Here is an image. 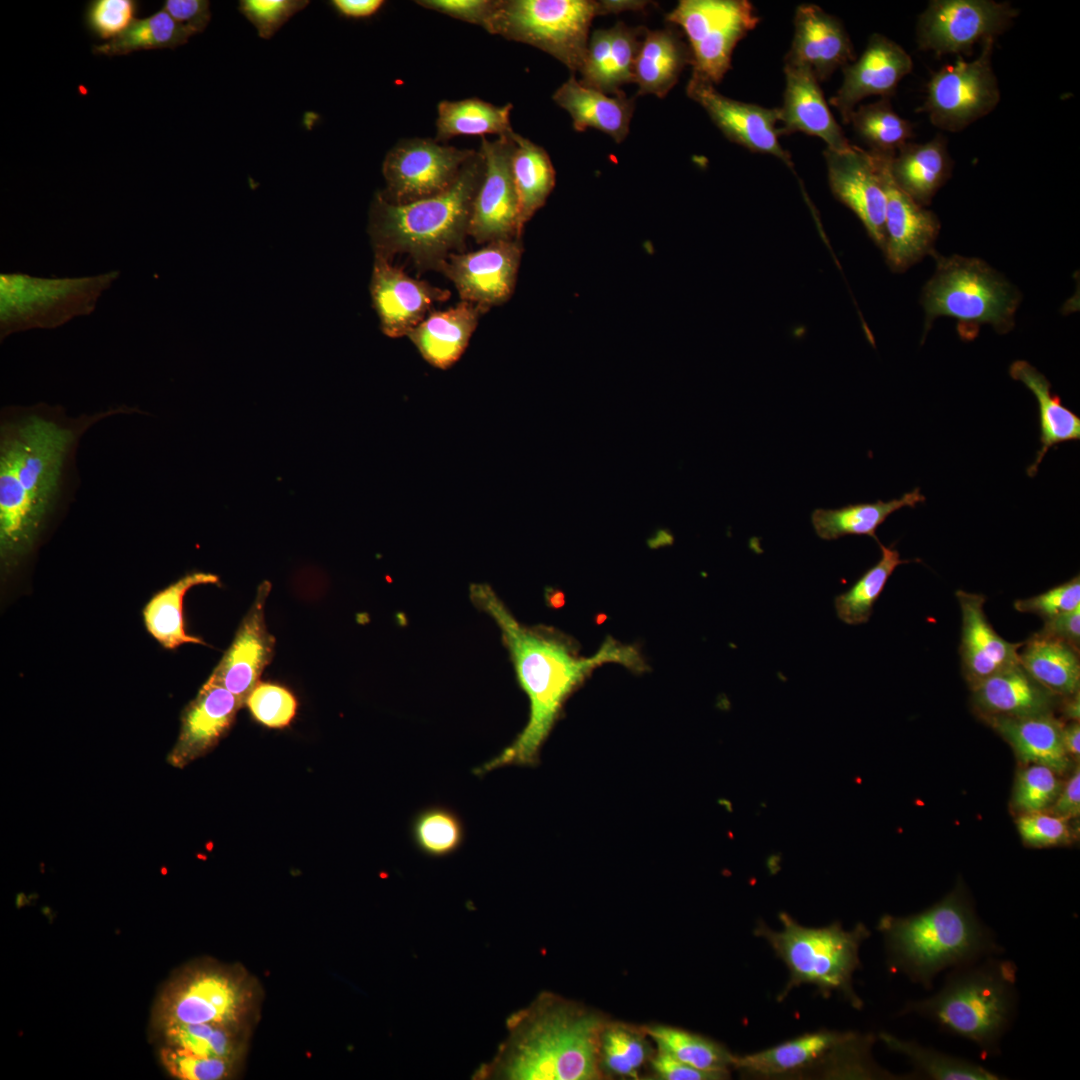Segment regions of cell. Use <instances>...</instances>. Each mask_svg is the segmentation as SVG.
Listing matches in <instances>:
<instances>
[{
  "mask_svg": "<svg viewBox=\"0 0 1080 1080\" xmlns=\"http://www.w3.org/2000/svg\"><path fill=\"white\" fill-rule=\"evenodd\" d=\"M1047 812L1066 820L1076 819L1080 814V767H1074L1067 781Z\"/></svg>",
  "mask_w": 1080,
  "mask_h": 1080,
  "instance_id": "cell-61",
  "label": "cell"
},
{
  "mask_svg": "<svg viewBox=\"0 0 1080 1080\" xmlns=\"http://www.w3.org/2000/svg\"><path fill=\"white\" fill-rule=\"evenodd\" d=\"M645 1031L657 1049L697 1069L724 1079L734 1068L735 1055L707 1037L666 1025H655Z\"/></svg>",
  "mask_w": 1080,
  "mask_h": 1080,
  "instance_id": "cell-43",
  "label": "cell"
},
{
  "mask_svg": "<svg viewBox=\"0 0 1080 1080\" xmlns=\"http://www.w3.org/2000/svg\"><path fill=\"white\" fill-rule=\"evenodd\" d=\"M608 1021L597 1011L542 992L512 1013L496 1055L473 1074L478 1080H593L602 1078L599 1047Z\"/></svg>",
  "mask_w": 1080,
  "mask_h": 1080,
  "instance_id": "cell-3",
  "label": "cell"
},
{
  "mask_svg": "<svg viewBox=\"0 0 1080 1080\" xmlns=\"http://www.w3.org/2000/svg\"><path fill=\"white\" fill-rule=\"evenodd\" d=\"M138 3L134 0H93L85 11L88 30L100 39H114L136 19Z\"/></svg>",
  "mask_w": 1080,
  "mask_h": 1080,
  "instance_id": "cell-54",
  "label": "cell"
},
{
  "mask_svg": "<svg viewBox=\"0 0 1080 1080\" xmlns=\"http://www.w3.org/2000/svg\"><path fill=\"white\" fill-rule=\"evenodd\" d=\"M0 428V551L13 563L34 545L47 516L63 495L77 442L85 430L109 415L69 419L47 405L16 409Z\"/></svg>",
  "mask_w": 1080,
  "mask_h": 1080,
  "instance_id": "cell-1",
  "label": "cell"
},
{
  "mask_svg": "<svg viewBox=\"0 0 1080 1080\" xmlns=\"http://www.w3.org/2000/svg\"><path fill=\"white\" fill-rule=\"evenodd\" d=\"M912 69V58L901 45L885 35L874 33L858 60L842 68L843 81L830 98V104L848 124L861 100L869 96L890 98Z\"/></svg>",
  "mask_w": 1080,
  "mask_h": 1080,
  "instance_id": "cell-24",
  "label": "cell"
},
{
  "mask_svg": "<svg viewBox=\"0 0 1080 1080\" xmlns=\"http://www.w3.org/2000/svg\"><path fill=\"white\" fill-rule=\"evenodd\" d=\"M475 152L442 145L435 139L401 140L385 157L382 170L386 188L379 193L395 205L438 195L455 182Z\"/></svg>",
  "mask_w": 1080,
  "mask_h": 1080,
  "instance_id": "cell-16",
  "label": "cell"
},
{
  "mask_svg": "<svg viewBox=\"0 0 1080 1080\" xmlns=\"http://www.w3.org/2000/svg\"><path fill=\"white\" fill-rule=\"evenodd\" d=\"M644 1029L608 1021L601 1033L599 1059L604 1072L614 1076L637 1077L649 1056Z\"/></svg>",
  "mask_w": 1080,
  "mask_h": 1080,
  "instance_id": "cell-49",
  "label": "cell"
},
{
  "mask_svg": "<svg viewBox=\"0 0 1080 1080\" xmlns=\"http://www.w3.org/2000/svg\"><path fill=\"white\" fill-rule=\"evenodd\" d=\"M785 92L779 108V134L802 132L821 138L827 148L849 149L852 144L833 117L813 71L803 64L785 62Z\"/></svg>",
  "mask_w": 1080,
  "mask_h": 1080,
  "instance_id": "cell-28",
  "label": "cell"
},
{
  "mask_svg": "<svg viewBox=\"0 0 1080 1080\" xmlns=\"http://www.w3.org/2000/svg\"><path fill=\"white\" fill-rule=\"evenodd\" d=\"M1013 605L1015 610L1036 614L1043 620L1072 611L1080 606V577L1077 575L1039 595L1018 599Z\"/></svg>",
  "mask_w": 1080,
  "mask_h": 1080,
  "instance_id": "cell-55",
  "label": "cell"
},
{
  "mask_svg": "<svg viewBox=\"0 0 1080 1080\" xmlns=\"http://www.w3.org/2000/svg\"><path fill=\"white\" fill-rule=\"evenodd\" d=\"M246 1025L183 1024L159 1032L164 1046L196 1056L240 1062L246 1046Z\"/></svg>",
  "mask_w": 1080,
  "mask_h": 1080,
  "instance_id": "cell-42",
  "label": "cell"
},
{
  "mask_svg": "<svg viewBox=\"0 0 1080 1080\" xmlns=\"http://www.w3.org/2000/svg\"><path fill=\"white\" fill-rule=\"evenodd\" d=\"M370 293L382 332L391 338L407 336L450 291L411 278L389 259L375 254Z\"/></svg>",
  "mask_w": 1080,
  "mask_h": 1080,
  "instance_id": "cell-22",
  "label": "cell"
},
{
  "mask_svg": "<svg viewBox=\"0 0 1080 1080\" xmlns=\"http://www.w3.org/2000/svg\"><path fill=\"white\" fill-rule=\"evenodd\" d=\"M513 133L490 141L482 137L479 148L485 171L476 193L468 235L479 244L521 239L519 204L513 178Z\"/></svg>",
  "mask_w": 1080,
  "mask_h": 1080,
  "instance_id": "cell-17",
  "label": "cell"
},
{
  "mask_svg": "<svg viewBox=\"0 0 1080 1080\" xmlns=\"http://www.w3.org/2000/svg\"><path fill=\"white\" fill-rule=\"evenodd\" d=\"M877 929L883 935L890 967L927 989L939 972L1001 951L961 886L919 913L883 915Z\"/></svg>",
  "mask_w": 1080,
  "mask_h": 1080,
  "instance_id": "cell-4",
  "label": "cell"
},
{
  "mask_svg": "<svg viewBox=\"0 0 1080 1080\" xmlns=\"http://www.w3.org/2000/svg\"><path fill=\"white\" fill-rule=\"evenodd\" d=\"M781 929L774 930L760 921L754 935L763 938L789 971V979L778 995L782 1001L789 992L803 984L814 985L823 997L841 994L852 1007L863 1002L853 989V975L860 968V946L870 936L864 924L852 930L832 923L825 927H805L786 912L779 913Z\"/></svg>",
  "mask_w": 1080,
  "mask_h": 1080,
  "instance_id": "cell-7",
  "label": "cell"
},
{
  "mask_svg": "<svg viewBox=\"0 0 1080 1080\" xmlns=\"http://www.w3.org/2000/svg\"><path fill=\"white\" fill-rule=\"evenodd\" d=\"M1061 710L1065 718L1070 721L1080 719V691L1067 697H1061Z\"/></svg>",
  "mask_w": 1080,
  "mask_h": 1080,
  "instance_id": "cell-64",
  "label": "cell"
},
{
  "mask_svg": "<svg viewBox=\"0 0 1080 1080\" xmlns=\"http://www.w3.org/2000/svg\"><path fill=\"white\" fill-rule=\"evenodd\" d=\"M119 274L113 270L87 277L43 278L2 273L0 340L26 330L53 329L91 314Z\"/></svg>",
  "mask_w": 1080,
  "mask_h": 1080,
  "instance_id": "cell-11",
  "label": "cell"
},
{
  "mask_svg": "<svg viewBox=\"0 0 1080 1080\" xmlns=\"http://www.w3.org/2000/svg\"><path fill=\"white\" fill-rule=\"evenodd\" d=\"M332 5L344 16L361 18L375 14L384 4L382 0H333Z\"/></svg>",
  "mask_w": 1080,
  "mask_h": 1080,
  "instance_id": "cell-62",
  "label": "cell"
},
{
  "mask_svg": "<svg viewBox=\"0 0 1080 1080\" xmlns=\"http://www.w3.org/2000/svg\"><path fill=\"white\" fill-rule=\"evenodd\" d=\"M160 1059L168 1073L181 1080H223L236 1073L237 1061L196 1056L167 1046Z\"/></svg>",
  "mask_w": 1080,
  "mask_h": 1080,
  "instance_id": "cell-51",
  "label": "cell"
},
{
  "mask_svg": "<svg viewBox=\"0 0 1080 1080\" xmlns=\"http://www.w3.org/2000/svg\"><path fill=\"white\" fill-rule=\"evenodd\" d=\"M692 54L672 29L645 28L634 64L633 82L638 94H653L663 98L677 83Z\"/></svg>",
  "mask_w": 1080,
  "mask_h": 1080,
  "instance_id": "cell-35",
  "label": "cell"
},
{
  "mask_svg": "<svg viewBox=\"0 0 1080 1080\" xmlns=\"http://www.w3.org/2000/svg\"><path fill=\"white\" fill-rule=\"evenodd\" d=\"M1036 634L1063 641L1079 651L1080 606L1072 611L1044 620L1043 627Z\"/></svg>",
  "mask_w": 1080,
  "mask_h": 1080,
  "instance_id": "cell-60",
  "label": "cell"
},
{
  "mask_svg": "<svg viewBox=\"0 0 1080 1080\" xmlns=\"http://www.w3.org/2000/svg\"><path fill=\"white\" fill-rule=\"evenodd\" d=\"M1016 967L989 956L954 968L941 990L908 1003L902 1013H914L942 1030L974 1043L986 1056L999 1053L1017 1005Z\"/></svg>",
  "mask_w": 1080,
  "mask_h": 1080,
  "instance_id": "cell-6",
  "label": "cell"
},
{
  "mask_svg": "<svg viewBox=\"0 0 1080 1080\" xmlns=\"http://www.w3.org/2000/svg\"><path fill=\"white\" fill-rule=\"evenodd\" d=\"M512 171L519 204V234L525 224L544 206L555 186V169L546 150L517 133Z\"/></svg>",
  "mask_w": 1080,
  "mask_h": 1080,
  "instance_id": "cell-40",
  "label": "cell"
},
{
  "mask_svg": "<svg viewBox=\"0 0 1080 1080\" xmlns=\"http://www.w3.org/2000/svg\"><path fill=\"white\" fill-rule=\"evenodd\" d=\"M308 3L303 0H242L239 10L256 27L260 37L269 39Z\"/></svg>",
  "mask_w": 1080,
  "mask_h": 1080,
  "instance_id": "cell-56",
  "label": "cell"
},
{
  "mask_svg": "<svg viewBox=\"0 0 1080 1080\" xmlns=\"http://www.w3.org/2000/svg\"><path fill=\"white\" fill-rule=\"evenodd\" d=\"M603 14V0H497L487 31L532 45L580 71L592 20Z\"/></svg>",
  "mask_w": 1080,
  "mask_h": 1080,
  "instance_id": "cell-10",
  "label": "cell"
},
{
  "mask_svg": "<svg viewBox=\"0 0 1080 1080\" xmlns=\"http://www.w3.org/2000/svg\"><path fill=\"white\" fill-rule=\"evenodd\" d=\"M876 154L886 194L883 253L891 270L903 272L926 255H933L941 224L934 212L918 204L895 183L889 170L892 156Z\"/></svg>",
  "mask_w": 1080,
  "mask_h": 1080,
  "instance_id": "cell-21",
  "label": "cell"
},
{
  "mask_svg": "<svg viewBox=\"0 0 1080 1080\" xmlns=\"http://www.w3.org/2000/svg\"><path fill=\"white\" fill-rule=\"evenodd\" d=\"M873 1035L821 1029L767 1049L734 1057V1069L753 1079H887L872 1058Z\"/></svg>",
  "mask_w": 1080,
  "mask_h": 1080,
  "instance_id": "cell-9",
  "label": "cell"
},
{
  "mask_svg": "<svg viewBox=\"0 0 1080 1080\" xmlns=\"http://www.w3.org/2000/svg\"><path fill=\"white\" fill-rule=\"evenodd\" d=\"M412 840L419 851L430 857H445L464 843L465 826L456 811L433 805L420 810L410 827Z\"/></svg>",
  "mask_w": 1080,
  "mask_h": 1080,
  "instance_id": "cell-48",
  "label": "cell"
},
{
  "mask_svg": "<svg viewBox=\"0 0 1080 1080\" xmlns=\"http://www.w3.org/2000/svg\"><path fill=\"white\" fill-rule=\"evenodd\" d=\"M644 27L632 28L618 22L598 29L589 38L580 69V82L605 94L622 95L620 87L633 82L634 64Z\"/></svg>",
  "mask_w": 1080,
  "mask_h": 1080,
  "instance_id": "cell-30",
  "label": "cell"
},
{
  "mask_svg": "<svg viewBox=\"0 0 1080 1080\" xmlns=\"http://www.w3.org/2000/svg\"><path fill=\"white\" fill-rule=\"evenodd\" d=\"M955 596L962 615L959 648L962 673L971 688L1019 664V651L1024 642H1009L994 630L984 611V595L957 590Z\"/></svg>",
  "mask_w": 1080,
  "mask_h": 1080,
  "instance_id": "cell-25",
  "label": "cell"
},
{
  "mask_svg": "<svg viewBox=\"0 0 1080 1080\" xmlns=\"http://www.w3.org/2000/svg\"><path fill=\"white\" fill-rule=\"evenodd\" d=\"M1062 741L1064 749L1073 762L1080 760V724L1079 721L1064 723L1062 729Z\"/></svg>",
  "mask_w": 1080,
  "mask_h": 1080,
  "instance_id": "cell-63",
  "label": "cell"
},
{
  "mask_svg": "<svg viewBox=\"0 0 1080 1080\" xmlns=\"http://www.w3.org/2000/svg\"><path fill=\"white\" fill-rule=\"evenodd\" d=\"M521 256V239L498 240L477 251L450 254L438 271L452 281L461 301L476 305L484 314L511 298Z\"/></svg>",
  "mask_w": 1080,
  "mask_h": 1080,
  "instance_id": "cell-18",
  "label": "cell"
},
{
  "mask_svg": "<svg viewBox=\"0 0 1080 1080\" xmlns=\"http://www.w3.org/2000/svg\"><path fill=\"white\" fill-rule=\"evenodd\" d=\"M651 1065L655 1075L658 1076V1078L665 1080L722 1079L719 1075L697 1069L659 1049H657V1053L651 1059Z\"/></svg>",
  "mask_w": 1080,
  "mask_h": 1080,
  "instance_id": "cell-59",
  "label": "cell"
},
{
  "mask_svg": "<svg viewBox=\"0 0 1080 1080\" xmlns=\"http://www.w3.org/2000/svg\"><path fill=\"white\" fill-rule=\"evenodd\" d=\"M255 987L246 972L220 964H198L176 975L153 1011L157 1031L183 1024L246 1025Z\"/></svg>",
  "mask_w": 1080,
  "mask_h": 1080,
  "instance_id": "cell-12",
  "label": "cell"
},
{
  "mask_svg": "<svg viewBox=\"0 0 1080 1080\" xmlns=\"http://www.w3.org/2000/svg\"><path fill=\"white\" fill-rule=\"evenodd\" d=\"M1011 378L1023 383L1035 396L1039 409L1040 443L1027 475L1034 477L1048 452L1057 444L1080 439V417L1062 404L1051 391V383L1029 362L1016 360L1009 367Z\"/></svg>",
  "mask_w": 1080,
  "mask_h": 1080,
  "instance_id": "cell-36",
  "label": "cell"
},
{
  "mask_svg": "<svg viewBox=\"0 0 1080 1080\" xmlns=\"http://www.w3.org/2000/svg\"><path fill=\"white\" fill-rule=\"evenodd\" d=\"M552 99L570 114L578 132L592 127L608 134L617 143L629 133L634 101L624 94L609 97L583 85L572 75L555 91Z\"/></svg>",
  "mask_w": 1080,
  "mask_h": 1080,
  "instance_id": "cell-34",
  "label": "cell"
},
{
  "mask_svg": "<svg viewBox=\"0 0 1080 1080\" xmlns=\"http://www.w3.org/2000/svg\"><path fill=\"white\" fill-rule=\"evenodd\" d=\"M686 92L703 107L730 141L752 152L771 154L788 167L793 166L790 154L778 140L779 108H766L728 98L720 94L714 84L694 74Z\"/></svg>",
  "mask_w": 1080,
  "mask_h": 1080,
  "instance_id": "cell-20",
  "label": "cell"
},
{
  "mask_svg": "<svg viewBox=\"0 0 1080 1080\" xmlns=\"http://www.w3.org/2000/svg\"><path fill=\"white\" fill-rule=\"evenodd\" d=\"M240 708L234 694L208 678L182 713L180 733L168 762L182 768L206 754L231 728Z\"/></svg>",
  "mask_w": 1080,
  "mask_h": 1080,
  "instance_id": "cell-26",
  "label": "cell"
},
{
  "mask_svg": "<svg viewBox=\"0 0 1080 1080\" xmlns=\"http://www.w3.org/2000/svg\"><path fill=\"white\" fill-rule=\"evenodd\" d=\"M1064 781L1052 769L1040 764L1020 765L1011 795V809L1017 815L1048 811Z\"/></svg>",
  "mask_w": 1080,
  "mask_h": 1080,
  "instance_id": "cell-50",
  "label": "cell"
},
{
  "mask_svg": "<svg viewBox=\"0 0 1080 1080\" xmlns=\"http://www.w3.org/2000/svg\"><path fill=\"white\" fill-rule=\"evenodd\" d=\"M483 312L461 301L444 311H432L407 337L431 366L447 370L465 352Z\"/></svg>",
  "mask_w": 1080,
  "mask_h": 1080,
  "instance_id": "cell-32",
  "label": "cell"
},
{
  "mask_svg": "<svg viewBox=\"0 0 1080 1080\" xmlns=\"http://www.w3.org/2000/svg\"><path fill=\"white\" fill-rule=\"evenodd\" d=\"M881 550L880 560L869 568L846 592L834 599L837 617L848 625L867 623L872 615L873 606L882 593L889 577L896 567L910 562L900 558L893 546L878 542Z\"/></svg>",
  "mask_w": 1080,
  "mask_h": 1080,
  "instance_id": "cell-44",
  "label": "cell"
},
{
  "mask_svg": "<svg viewBox=\"0 0 1080 1080\" xmlns=\"http://www.w3.org/2000/svg\"><path fill=\"white\" fill-rule=\"evenodd\" d=\"M512 108L511 103L496 106L478 98L441 101L438 104L435 140L444 143L459 135H509L513 132L510 122Z\"/></svg>",
  "mask_w": 1080,
  "mask_h": 1080,
  "instance_id": "cell-41",
  "label": "cell"
},
{
  "mask_svg": "<svg viewBox=\"0 0 1080 1080\" xmlns=\"http://www.w3.org/2000/svg\"><path fill=\"white\" fill-rule=\"evenodd\" d=\"M849 123L871 152L882 155L894 156L914 136L912 123L895 112L890 98L855 108Z\"/></svg>",
  "mask_w": 1080,
  "mask_h": 1080,
  "instance_id": "cell-45",
  "label": "cell"
},
{
  "mask_svg": "<svg viewBox=\"0 0 1080 1080\" xmlns=\"http://www.w3.org/2000/svg\"><path fill=\"white\" fill-rule=\"evenodd\" d=\"M879 1038L891 1050L908 1058L915 1074L934 1080H998L999 1075L969 1060L954 1057L916 1042L882 1032Z\"/></svg>",
  "mask_w": 1080,
  "mask_h": 1080,
  "instance_id": "cell-46",
  "label": "cell"
},
{
  "mask_svg": "<svg viewBox=\"0 0 1080 1080\" xmlns=\"http://www.w3.org/2000/svg\"><path fill=\"white\" fill-rule=\"evenodd\" d=\"M193 34L161 9L149 17L136 19L114 39L93 47L94 54L124 55L138 50L176 48Z\"/></svg>",
  "mask_w": 1080,
  "mask_h": 1080,
  "instance_id": "cell-47",
  "label": "cell"
},
{
  "mask_svg": "<svg viewBox=\"0 0 1080 1080\" xmlns=\"http://www.w3.org/2000/svg\"><path fill=\"white\" fill-rule=\"evenodd\" d=\"M1016 827L1023 843L1029 847L1062 846L1075 840L1069 820L1047 811L1018 815Z\"/></svg>",
  "mask_w": 1080,
  "mask_h": 1080,
  "instance_id": "cell-53",
  "label": "cell"
},
{
  "mask_svg": "<svg viewBox=\"0 0 1080 1080\" xmlns=\"http://www.w3.org/2000/svg\"><path fill=\"white\" fill-rule=\"evenodd\" d=\"M1012 748L1020 765H1044L1058 775L1072 767L1062 741L1064 722L1053 713L1028 717H982Z\"/></svg>",
  "mask_w": 1080,
  "mask_h": 1080,
  "instance_id": "cell-31",
  "label": "cell"
},
{
  "mask_svg": "<svg viewBox=\"0 0 1080 1080\" xmlns=\"http://www.w3.org/2000/svg\"><path fill=\"white\" fill-rule=\"evenodd\" d=\"M470 596L497 623L530 706L526 726L510 745L473 770L478 777L506 766L536 765L565 701L596 667L619 663L641 670L644 666L635 648L613 639L590 657L576 654L559 636L518 622L489 585L472 584Z\"/></svg>",
  "mask_w": 1080,
  "mask_h": 1080,
  "instance_id": "cell-2",
  "label": "cell"
},
{
  "mask_svg": "<svg viewBox=\"0 0 1080 1080\" xmlns=\"http://www.w3.org/2000/svg\"><path fill=\"white\" fill-rule=\"evenodd\" d=\"M828 181L834 196L862 222L883 251L886 241V194L879 156L852 145L844 151H824Z\"/></svg>",
  "mask_w": 1080,
  "mask_h": 1080,
  "instance_id": "cell-19",
  "label": "cell"
},
{
  "mask_svg": "<svg viewBox=\"0 0 1080 1080\" xmlns=\"http://www.w3.org/2000/svg\"><path fill=\"white\" fill-rule=\"evenodd\" d=\"M926 497L916 487L900 498L873 503L849 504L837 509H815L811 523L816 535L823 540H835L847 535L870 536L879 542L876 531L887 517L903 508H914Z\"/></svg>",
  "mask_w": 1080,
  "mask_h": 1080,
  "instance_id": "cell-38",
  "label": "cell"
},
{
  "mask_svg": "<svg viewBox=\"0 0 1080 1080\" xmlns=\"http://www.w3.org/2000/svg\"><path fill=\"white\" fill-rule=\"evenodd\" d=\"M270 590L269 581L260 583L232 643L209 677L234 694L242 707L274 652L275 638L267 630L264 615Z\"/></svg>",
  "mask_w": 1080,
  "mask_h": 1080,
  "instance_id": "cell-23",
  "label": "cell"
},
{
  "mask_svg": "<svg viewBox=\"0 0 1080 1080\" xmlns=\"http://www.w3.org/2000/svg\"><path fill=\"white\" fill-rule=\"evenodd\" d=\"M994 44L995 39H987L974 60L958 57L931 74L918 111L926 113L933 126L960 132L997 107L1001 94L992 66Z\"/></svg>",
  "mask_w": 1080,
  "mask_h": 1080,
  "instance_id": "cell-14",
  "label": "cell"
},
{
  "mask_svg": "<svg viewBox=\"0 0 1080 1080\" xmlns=\"http://www.w3.org/2000/svg\"><path fill=\"white\" fill-rule=\"evenodd\" d=\"M1019 663L1034 680L1058 697L1080 691L1079 651L1063 641L1035 633L1020 648Z\"/></svg>",
  "mask_w": 1080,
  "mask_h": 1080,
  "instance_id": "cell-37",
  "label": "cell"
},
{
  "mask_svg": "<svg viewBox=\"0 0 1080 1080\" xmlns=\"http://www.w3.org/2000/svg\"><path fill=\"white\" fill-rule=\"evenodd\" d=\"M953 167L947 138L940 133L925 143L908 142L889 160L895 183L924 207L950 179Z\"/></svg>",
  "mask_w": 1080,
  "mask_h": 1080,
  "instance_id": "cell-33",
  "label": "cell"
},
{
  "mask_svg": "<svg viewBox=\"0 0 1080 1080\" xmlns=\"http://www.w3.org/2000/svg\"><path fill=\"white\" fill-rule=\"evenodd\" d=\"M215 574L194 572L183 576L157 592L143 609V620L150 635L164 648L175 649L186 643L205 644L186 633L183 619V599L194 586L216 584Z\"/></svg>",
  "mask_w": 1080,
  "mask_h": 1080,
  "instance_id": "cell-39",
  "label": "cell"
},
{
  "mask_svg": "<svg viewBox=\"0 0 1080 1080\" xmlns=\"http://www.w3.org/2000/svg\"><path fill=\"white\" fill-rule=\"evenodd\" d=\"M666 20L688 37L692 74L715 85L731 68L737 43L760 19L747 0H681Z\"/></svg>",
  "mask_w": 1080,
  "mask_h": 1080,
  "instance_id": "cell-13",
  "label": "cell"
},
{
  "mask_svg": "<svg viewBox=\"0 0 1080 1080\" xmlns=\"http://www.w3.org/2000/svg\"><path fill=\"white\" fill-rule=\"evenodd\" d=\"M484 171V157L478 150L455 182L438 195L395 205L377 193L369 218L375 254L390 259L396 253H407L419 267L438 270L464 245Z\"/></svg>",
  "mask_w": 1080,
  "mask_h": 1080,
  "instance_id": "cell-5",
  "label": "cell"
},
{
  "mask_svg": "<svg viewBox=\"0 0 1080 1080\" xmlns=\"http://www.w3.org/2000/svg\"><path fill=\"white\" fill-rule=\"evenodd\" d=\"M246 705L253 717L270 728L286 727L294 718L297 701L286 688L259 682L249 695Z\"/></svg>",
  "mask_w": 1080,
  "mask_h": 1080,
  "instance_id": "cell-52",
  "label": "cell"
},
{
  "mask_svg": "<svg viewBox=\"0 0 1080 1080\" xmlns=\"http://www.w3.org/2000/svg\"><path fill=\"white\" fill-rule=\"evenodd\" d=\"M1018 15L1009 2L931 0L917 20V45L937 56H970L977 43L996 39Z\"/></svg>",
  "mask_w": 1080,
  "mask_h": 1080,
  "instance_id": "cell-15",
  "label": "cell"
},
{
  "mask_svg": "<svg viewBox=\"0 0 1080 1080\" xmlns=\"http://www.w3.org/2000/svg\"><path fill=\"white\" fill-rule=\"evenodd\" d=\"M416 3L452 18L479 25L487 31L497 0H418Z\"/></svg>",
  "mask_w": 1080,
  "mask_h": 1080,
  "instance_id": "cell-57",
  "label": "cell"
},
{
  "mask_svg": "<svg viewBox=\"0 0 1080 1080\" xmlns=\"http://www.w3.org/2000/svg\"><path fill=\"white\" fill-rule=\"evenodd\" d=\"M936 270L924 285L921 303L925 321L923 337L938 317L957 320L964 340L973 339L980 327L991 325L998 333L1014 326L1020 294L1001 274L974 257L933 253Z\"/></svg>",
  "mask_w": 1080,
  "mask_h": 1080,
  "instance_id": "cell-8",
  "label": "cell"
},
{
  "mask_svg": "<svg viewBox=\"0 0 1080 1080\" xmlns=\"http://www.w3.org/2000/svg\"><path fill=\"white\" fill-rule=\"evenodd\" d=\"M853 61L852 42L838 18L813 4L797 7L793 41L785 62L806 65L820 82Z\"/></svg>",
  "mask_w": 1080,
  "mask_h": 1080,
  "instance_id": "cell-27",
  "label": "cell"
},
{
  "mask_svg": "<svg viewBox=\"0 0 1080 1080\" xmlns=\"http://www.w3.org/2000/svg\"><path fill=\"white\" fill-rule=\"evenodd\" d=\"M162 9L193 35L204 31L211 19L207 0H166Z\"/></svg>",
  "mask_w": 1080,
  "mask_h": 1080,
  "instance_id": "cell-58",
  "label": "cell"
},
{
  "mask_svg": "<svg viewBox=\"0 0 1080 1080\" xmlns=\"http://www.w3.org/2000/svg\"><path fill=\"white\" fill-rule=\"evenodd\" d=\"M970 690L972 706L979 718L1051 714L1061 698L1034 680L1020 663L992 675Z\"/></svg>",
  "mask_w": 1080,
  "mask_h": 1080,
  "instance_id": "cell-29",
  "label": "cell"
}]
</instances>
